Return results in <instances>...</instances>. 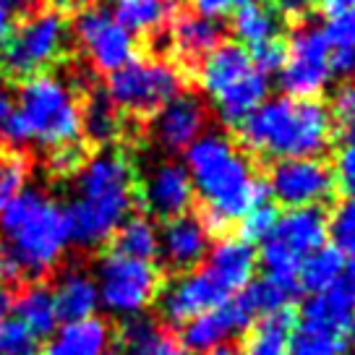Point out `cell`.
Here are the masks:
<instances>
[{
    "instance_id": "obj_2",
    "label": "cell",
    "mask_w": 355,
    "mask_h": 355,
    "mask_svg": "<svg viewBox=\"0 0 355 355\" xmlns=\"http://www.w3.org/2000/svg\"><path fill=\"white\" fill-rule=\"evenodd\" d=\"M68 245L66 209L42 191L24 189L0 209V282L53 272Z\"/></svg>"
},
{
    "instance_id": "obj_34",
    "label": "cell",
    "mask_w": 355,
    "mask_h": 355,
    "mask_svg": "<svg viewBox=\"0 0 355 355\" xmlns=\"http://www.w3.org/2000/svg\"><path fill=\"white\" fill-rule=\"evenodd\" d=\"M288 355H345V337L298 322L290 334Z\"/></svg>"
},
{
    "instance_id": "obj_4",
    "label": "cell",
    "mask_w": 355,
    "mask_h": 355,
    "mask_svg": "<svg viewBox=\"0 0 355 355\" xmlns=\"http://www.w3.org/2000/svg\"><path fill=\"white\" fill-rule=\"evenodd\" d=\"M235 136L245 155L306 159L322 157L337 141V128L327 102L279 97L256 107Z\"/></svg>"
},
{
    "instance_id": "obj_23",
    "label": "cell",
    "mask_w": 355,
    "mask_h": 355,
    "mask_svg": "<svg viewBox=\"0 0 355 355\" xmlns=\"http://www.w3.org/2000/svg\"><path fill=\"white\" fill-rule=\"evenodd\" d=\"M53 298H55L58 319L63 324L92 319L94 311L100 309L97 282L84 269H68V272H63L58 277L55 288H53Z\"/></svg>"
},
{
    "instance_id": "obj_20",
    "label": "cell",
    "mask_w": 355,
    "mask_h": 355,
    "mask_svg": "<svg viewBox=\"0 0 355 355\" xmlns=\"http://www.w3.org/2000/svg\"><path fill=\"white\" fill-rule=\"evenodd\" d=\"M209 254V235L204 230L199 217L183 214L175 220H167L159 230V256L175 272H191Z\"/></svg>"
},
{
    "instance_id": "obj_6",
    "label": "cell",
    "mask_w": 355,
    "mask_h": 355,
    "mask_svg": "<svg viewBox=\"0 0 355 355\" xmlns=\"http://www.w3.org/2000/svg\"><path fill=\"white\" fill-rule=\"evenodd\" d=\"M16 102L29 141H40L53 152L81 146V102L68 81L53 73L26 78L19 87Z\"/></svg>"
},
{
    "instance_id": "obj_29",
    "label": "cell",
    "mask_w": 355,
    "mask_h": 355,
    "mask_svg": "<svg viewBox=\"0 0 355 355\" xmlns=\"http://www.w3.org/2000/svg\"><path fill=\"white\" fill-rule=\"evenodd\" d=\"M298 324V313L293 309L277 311L254 322L251 332L245 334V355H288L290 334Z\"/></svg>"
},
{
    "instance_id": "obj_42",
    "label": "cell",
    "mask_w": 355,
    "mask_h": 355,
    "mask_svg": "<svg viewBox=\"0 0 355 355\" xmlns=\"http://www.w3.org/2000/svg\"><path fill=\"white\" fill-rule=\"evenodd\" d=\"M329 71H332L334 76L350 81V76L355 73V50L353 47H332Z\"/></svg>"
},
{
    "instance_id": "obj_38",
    "label": "cell",
    "mask_w": 355,
    "mask_h": 355,
    "mask_svg": "<svg viewBox=\"0 0 355 355\" xmlns=\"http://www.w3.org/2000/svg\"><path fill=\"white\" fill-rule=\"evenodd\" d=\"M245 53H248V58H251V63H254L256 71L264 73V76H269V73H275V71H282V66H285L288 42H285L282 37H277V40H269V42L256 44V47L245 50Z\"/></svg>"
},
{
    "instance_id": "obj_14",
    "label": "cell",
    "mask_w": 355,
    "mask_h": 355,
    "mask_svg": "<svg viewBox=\"0 0 355 355\" xmlns=\"http://www.w3.org/2000/svg\"><path fill=\"white\" fill-rule=\"evenodd\" d=\"M209 118L211 110L196 92H180L152 118V141L170 155L186 152L204 136Z\"/></svg>"
},
{
    "instance_id": "obj_33",
    "label": "cell",
    "mask_w": 355,
    "mask_h": 355,
    "mask_svg": "<svg viewBox=\"0 0 355 355\" xmlns=\"http://www.w3.org/2000/svg\"><path fill=\"white\" fill-rule=\"evenodd\" d=\"M0 355H40V340L11 319L8 293H0Z\"/></svg>"
},
{
    "instance_id": "obj_16",
    "label": "cell",
    "mask_w": 355,
    "mask_h": 355,
    "mask_svg": "<svg viewBox=\"0 0 355 355\" xmlns=\"http://www.w3.org/2000/svg\"><path fill=\"white\" fill-rule=\"evenodd\" d=\"M193 196L196 193H193L189 170L173 159L159 162L146 175V180H139L136 186V201H141L155 217L165 222L183 217L193 204Z\"/></svg>"
},
{
    "instance_id": "obj_15",
    "label": "cell",
    "mask_w": 355,
    "mask_h": 355,
    "mask_svg": "<svg viewBox=\"0 0 355 355\" xmlns=\"http://www.w3.org/2000/svg\"><path fill=\"white\" fill-rule=\"evenodd\" d=\"M225 300H230V295L209 277L204 266H196L159 288V313L170 324H189L191 319L222 306Z\"/></svg>"
},
{
    "instance_id": "obj_45",
    "label": "cell",
    "mask_w": 355,
    "mask_h": 355,
    "mask_svg": "<svg viewBox=\"0 0 355 355\" xmlns=\"http://www.w3.org/2000/svg\"><path fill=\"white\" fill-rule=\"evenodd\" d=\"M8 34H11V13L6 11V8H0V50H3V44L8 40Z\"/></svg>"
},
{
    "instance_id": "obj_11",
    "label": "cell",
    "mask_w": 355,
    "mask_h": 355,
    "mask_svg": "<svg viewBox=\"0 0 355 355\" xmlns=\"http://www.w3.org/2000/svg\"><path fill=\"white\" fill-rule=\"evenodd\" d=\"M329 55L332 44L324 34V26L313 19H300L290 32L288 58L279 71V84L293 100H319L329 84Z\"/></svg>"
},
{
    "instance_id": "obj_39",
    "label": "cell",
    "mask_w": 355,
    "mask_h": 355,
    "mask_svg": "<svg viewBox=\"0 0 355 355\" xmlns=\"http://www.w3.org/2000/svg\"><path fill=\"white\" fill-rule=\"evenodd\" d=\"M324 34L332 47H353L355 50V6L337 16H329Z\"/></svg>"
},
{
    "instance_id": "obj_50",
    "label": "cell",
    "mask_w": 355,
    "mask_h": 355,
    "mask_svg": "<svg viewBox=\"0 0 355 355\" xmlns=\"http://www.w3.org/2000/svg\"><path fill=\"white\" fill-rule=\"evenodd\" d=\"M0 141H3V139H0ZM0 146H3V144H0Z\"/></svg>"
},
{
    "instance_id": "obj_25",
    "label": "cell",
    "mask_w": 355,
    "mask_h": 355,
    "mask_svg": "<svg viewBox=\"0 0 355 355\" xmlns=\"http://www.w3.org/2000/svg\"><path fill=\"white\" fill-rule=\"evenodd\" d=\"M282 24L285 19L269 0H251L233 13V34L245 50L282 37Z\"/></svg>"
},
{
    "instance_id": "obj_36",
    "label": "cell",
    "mask_w": 355,
    "mask_h": 355,
    "mask_svg": "<svg viewBox=\"0 0 355 355\" xmlns=\"http://www.w3.org/2000/svg\"><path fill=\"white\" fill-rule=\"evenodd\" d=\"M29 162L19 152L16 155H0V209L16 199L26 186Z\"/></svg>"
},
{
    "instance_id": "obj_28",
    "label": "cell",
    "mask_w": 355,
    "mask_h": 355,
    "mask_svg": "<svg viewBox=\"0 0 355 355\" xmlns=\"http://www.w3.org/2000/svg\"><path fill=\"white\" fill-rule=\"evenodd\" d=\"M121 131L123 118L118 107L110 102V97L102 89L89 92L84 102H81V136L87 139L89 144L107 149L121 136Z\"/></svg>"
},
{
    "instance_id": "obj_31",
    "label": "cell",
    "mask_w": 355,
    "mask_h": 355,
    "mask_svg": "<svg viewBox=\"0 0 355 355\" xmlns=\"http://www.w3.org/2000/svg\"><path fill=\"white\" fill-rule=\"evenodd\" d=\"M347 256L343 251H337L334 245H322L316 254H311L298 272V285L300 290H309L313 295H319L324 290H329L343 277Z\"/></svg>"
},
{
    "instance_id": "obj_40",
    "label": "cell",
    "mask_w": 355,
    "mask_h": 355,
    "mask_svg": "<svg viewBox=\"0 0 355 355\" xmlns=\"http://www.w3.org/2000/svg\"><path fill=\"white\" fill-rule=\"evenodd\" d=\"M337 186L340 191L350 193V199H355V144H343L340 155H337Z\"/></svg>"
},
{
    "instance_id": "obj_46",
    "label": "cell",
    "mask_w": 355,
    "mask_h": 355,
    "mask_svg": "<svg viewBox=\"0 0 355 355\" xmlns=\"http://www.w3.org/2000/svg\"><path fill=\"white\" fill-rule=\"evenodd\" d=\"M11 110H13L11 97H8V92H6V87H3V76H0V123L8 118V112Z\"/></svg>"
},
{
    "instance_id": "obj_24",
    "label": "cell",
    "mask_w": 355,
    "mask_h": 355,
    "mask_svg": "<svg viewBox=\"0 0 355 355\" xmlns=\"http://www.w3.org/2000/svg\"><path fill=\"white\" fill-rule=\"evenodd\" d=\"M121 345L125 355H186L175 334L144 313L123 322Z\"/></svg>"
},
{
    "instance_id": "obj_18",
    "label": "cell",
    "mask_w": 355,
    "mask_h": 355,
    "mask_svg": "<svg viewBox=\"0 0 355 355\" xmlns=\"http://www.w3.org/2000/svg\"><path fill=\"white\" fill-rule=\"evenodd\" d=\"M251 322H254L251 311L245 309L243 300L238 295H233L214 311H207L196 319H191L189 324H183V332H180L178 340L183 345V350H191V353L199 355L207 353V350H214L220 345H227L230 337L248 329Z\"/></svg>"
},
{
    "instance_id": "obj_17",
    "label": "cell",
    "mask_w": 355,
    "mask_h": 355,
    "mask_svg": "<svg viewBox=\"0 0 355 355\" xmlns=\"http://www.w3.org/2000/svg\"><path fill=\"white\" fill-rule=\"evenodd\" d=\"M167 44L178 58V71L186 76H196L201 60L209 55L217 44L225 42V32L217 21L204 19L196 11H175L165 26Z\"/></svg>"
},
{
    "instance_id": "obj_37",
    "label": "cell",
    "mask_w": 355,
    "mask_h": 355,
    "mask_svg": "<svg viewBox=\"0 0 355 355\" xmlns=\"http://www.w3.org/2000/svg\"><path fill=\"white\" fill-rule=\"evenodd\" d=\"M329 233L334 238V248L347 259H355V199L343 201L329 217Z\"/></svg>"
},
{
    "instance_id": "obj_8",
    "label": "cell",
    "mask_w": 355,
    "mask_h": 355,
    "mask_svg": "<svg viewBox=\"0 0 355 355\" xmlns=\"http://www.w3.org/2000/svg\"><path fill=\"white\" fill-rule=\"evenodd\" d=\"M186 78L173 63L159 58H133L107 78L105 94L118 112L133 118H155L170 100L183 92Z\"/></svg>"
},
{
    "instance_id": "obj_10",
    "label": "cell",
    "mask_w": 355,
    "mask_h": 355,
    "mask_svg": "<svg viewBox=\"0 0 355 355\" xmlns=\"http://www.w3.org/2000/svg\"><path fill=\"white\" fill-rule=\"evenodd\" d=\"M94 282L100 293V306L121 319L141 316L162 288L159 269L152 261H139L118 251H107L102 256Z\"/></svg>"
},
{
    "instance_id": "obj_43",
    "label": "cell",
    "mask_w": 355,
    "mask_h": 355,
    "mask_svg": "<svg viewBox=\"0 0 355 355\" xmlns=\"http://www.w3.org/2000/svg\"><path fill=\"white\" fill-rule=\"evenodd\" d=\"M44 3H47L50 11L66 13V11H81V8H87L92 0H44Z\"/></svg>"
},
{
    "instance_id": "obj_1",
    "label": "cell",
    "mask_w": 355,
    "mask_h": 355,
    "mask_svg": "<svg viewBox=\"0 0 355 355\" xmlns=\"http://www.w3.org/2000/svg\"><path fill=\"white\" fill-rule=\"evenodd\" d=\"M186 170L199 193V220L207 235L225 238L235 220L256 204L272 201L266 178L254 173L251 157L222 133H204L186 149Z\"/></svg>"
},
{
    "instance_id": "obj_41",
    "label": "cell",
    "mask_w": 355,
    "mask_h": 355,
    "mask_svg": "<svg viewBox=\"0 0 355 355\" xmlns=\"http://www.w3.org/2000/svg\"><path fill=\"white\" fill-rule=\"evenodd\" d=\"M245 3H251V0H191L193 11L204 19H211V21L233 16L238 8H243Z\"/></svg>"
},
{
    "instance_id": "obj_9",
    "label": "cell",
    "mask_w": 355,
    "mask_h": 355,
    "mask_svg": "<svg viewBox=\"0 0 355 355\" xmlns=\"http://www.w3.org/2000/svg\"><path fill=\"white\" fill-rule=\"evenodd\" d=\"M327 233H329L327 207L290 209L285 217H279L272 235L261 245V264L266 269V277L298 282L300 264L322 248Z\"/></svg>"
},
{
    "instance_id": "obj_3",
    "label": "cell",
    "mask_w": 355,
    "mask_h": 355,
    "mask_svg": "<svg viewBox=\"0 0 355 355\" xmlns=\"http://www.w3.org/2000/svg\"><path fill=\"white\" fill-rule=\"evenodd\" d=\"M139 175L121 149H102L87 157L73 178V193L66 207L71 241L78 245H102L131 217Z\"/></svg>"
},
{
    "instance_id": "obj_5",
    "label": "cell",
    "mask_w": 355,
    "mask_h": 355,
    "mask_svg": "<svg viewBox=\"0 0 355 355\" xmlns=\"http://www.w3.org/2000/svg\"><path fill=\"white\" fill-rule=\"evenodd\" d=\"M196 76L207 97L214 102L220 121L233 131L256 107L264 105L269 94L266 76L256 71L245 47L238 42L217 44L201 60Z\"/></svg>"
},
{
    "instance_id": "obj_19",
    "label": "cell",
    "mask_w": 355,
    "mask_h": 355,
    "mask_svg": "<svg viewBox=\"0 0 355 355\" xmlns=\"http://www.w3.org/2000/svg\"><path fill=\"white\" fill-rule=\"evenodd\" d=\"M298 322L340 337L347 334V329L355 324V259H347L343 277L332 288L303 303Z\"/></svg>"
},
{
    "instance_id": "obj_27",
    "label": "cell",
    "mask_w": 355,
    "mask_h": 355,
    "mask_svg": "<svg viewBox=\"0 0 355 355\" xmlns=\"http://www.w3.org/2000/svg\"><path fill=\"white\" fill-rule=\"evenodd\" d=\"M11 311L16 313L13 319L26 327L29 332L40 340V337H50L58 329V309L53 290L44 285H29L24 288L16 298L11 300Z\"/></svg>"
},
{
    "instance_id": "obj_26",
    "label": "cell",
    "mask_w": 355,
    "mask_h": 355,
    "mask_svg": "<svg viewBox=\"0 0 355 355\" xmlns=\"http://www.w3.org/2000/svg\"><path fill=\"white\" fill-rule=\"evenodd\" d=\"M175 11L178 0H115L110 13L131 37L133 34L155 37L165 29Z\"/></svg>"
},
{
    "instance_id": "obj_32",
    "label": "cell",
    "mask_w": 355,
    "mask_h": 355,
    "mask_svg": "<svg viewBox=\"0 0 355 355\" xmlns=\"http://www.w3.org/2000/svg\"><path fill=\"white\" fill-rule=\"evenodd\" d=\"M115 238V248L123 256H131L139 261H152L159 256V230L155 227V222L149 217H128L118 227Z\"/></svg>"
},
{
    "instance_id": "obj_30",
    "label": "cell",
    "mask_w": 355,
    "mask_h": 355,
    "mask_svg": "<svg viewBox=\"0 0 355 355\" xmlns=\"http://www.w3.org/2000/svg\"><path fill=\"white\" fill-rule=\"evenodd\" d=\"M300 295L298 282H282L275 277H259L251 279L238 298L243 300V306L251 311V316H269V313H277V311L290 309V303Z\"/></svg>"
},
{
    "instance_id": "obj_21",
    "label": "cell",
    "mask_w": 355,
    "mask_h": 355,
    "mask_svg": "<svg viewBox=\"0 0 355 355\" xmlns=\"http://www.w3.org/2000/svg\"><path fill=\"white\" fill-rule=\"evenodd\" d=\"M256 264H259L256 248L241 238H220L204 259V269L230 298L254 279Z\"/></svg>"
},
{
    "instance_id": "obj_7",
    "label": "cell",
    "mask_w": 355,
    "mask_h": 355,
    "mask_svg": "<svg viewBox=\"0 0 355 355\" xmlns=\"http://www.w3.org/2000/svg\"><path fill=\"white\" fill-rule=\"evenodd\" d=\"M68 37L71 29L63 13L50 8L26 13L21 24L11 26V34L0 50V71H3L0 76L26 81L47 73V68L63 60Z\"/></svg>"
},
{
    "instance_id": "obj_44",
    "label": "cell",
    "mask_w": 355,
    "mask_h": 355,
    "mask_svg": "<svg viewBox=\"0 0 355 355\" xmlns=\"http://www.w3.org/2000/svg\"><path fill=\"white\" fill-rule=\"evenodd\" d=\"M319 6H322L324 13H329V16H337V13L347 11V8H353L355 0H319Z\"/></svg>"
},
{
    "instance_id": "obj_22",
    "label": "cell",
    "mask_w": 355,
    "mask_h": 355,
    "mask_svg": "<svg viewBox=\"0 0 355 355\" xmlns=\"http://www.w3.org/2000/svg\"><path fill=\"white\" fill-rule=\"evenodd\" d=\"M110 327L97 316H92L58 327L40 355H110Z\"/></svg>"
},
{
    "instance_id": "obj_35",
    "label": "cell",
    "mask_w": 355,
    "mask_h": 355,
    "mask_svg": "<svg viewBox=\"0 0 355 355\" xmlns=\"http://www.w3.org/2000/svg\"><path fill=\"white\" fill-rule=\"evenodd\" d=\"M279 220V211L272 201L266 204H256L254 209H248L241 217V241L245 243H264L266 238L272 235L275 225Z\"/></svg>"
},
{
    "instance_id": "obj_12",
    "label": "cell",
    "mask_w": 355,
    "mask_h": 355,
    "mask_svg": "<svg viewBox=\"0 0 355 355\" xmlns=\"http://www.w3.org/2000/svg\"><path fill=\"white\" fill-rule=\"evenodd\" d=\"M269 196L275 204L288 209L303 207H324L340 196L334 165L324 157H306V159H279L266 173Z\"/></svg>"
},
{
    "instance_id": "obj_47",
    "label": "cell",
    "mask_w": 355,
    "mask_h": 355,
    "mask_svg": "<svg viewBox=\"0 0 355 355\" xmlns=\"http://www.w3.org/2000/svg\"><path fill=\"white\" fill-rule=\"evenodd\" d=\"M0 8H6L8 13L26 11V8H29V0H0Z\"/></svg>"
},
{
    "instance_id": "obj_48",
    "label": "cell",
    "mask_w": 355,
    "mask_h": 355,
    "mask_svg": "<svg viewBox=\"0 0 355 355\" xmlns=\"http://www.w3.org/2000/svg\"><path fill=\"white\" fill-rule=\"evenodd\" d=\"M199 355H243L238 347L233 345H220V347H214V350H207V353H199Z\"/></svg>"
},
{
    "instance_id": "obj_49",
    "label": "cell",
    "mask_w": 355,
    "mask_h": 355,
    "mask_svg": "<svg viewBox=\"0 0 355 355\" xmlns=\"http://www.w3.org/2000/svg\"><path fill=\"white\" fill-rule=\"evenodd\" d=\"M345 355H355V324L345 334Z\"/></svg>"
},
{
    "instance_id": "obj_13",
    "label": "cell",
    "mask_w": 355,
    "mask_h": 355,
    "mask_svg": "<svg viewBox=\"0 0 355 355\" xmlns=\"http://www.w3.org/2000/svg\"><path fill=\"white\" fill-rule=\"evenodd\" d=\"M71 32L92 68L100 73H115L133 60V37L112 19L110 8L105 6L89 3L87 8L76 11Z\"/></svg>"
}]
</instances>
